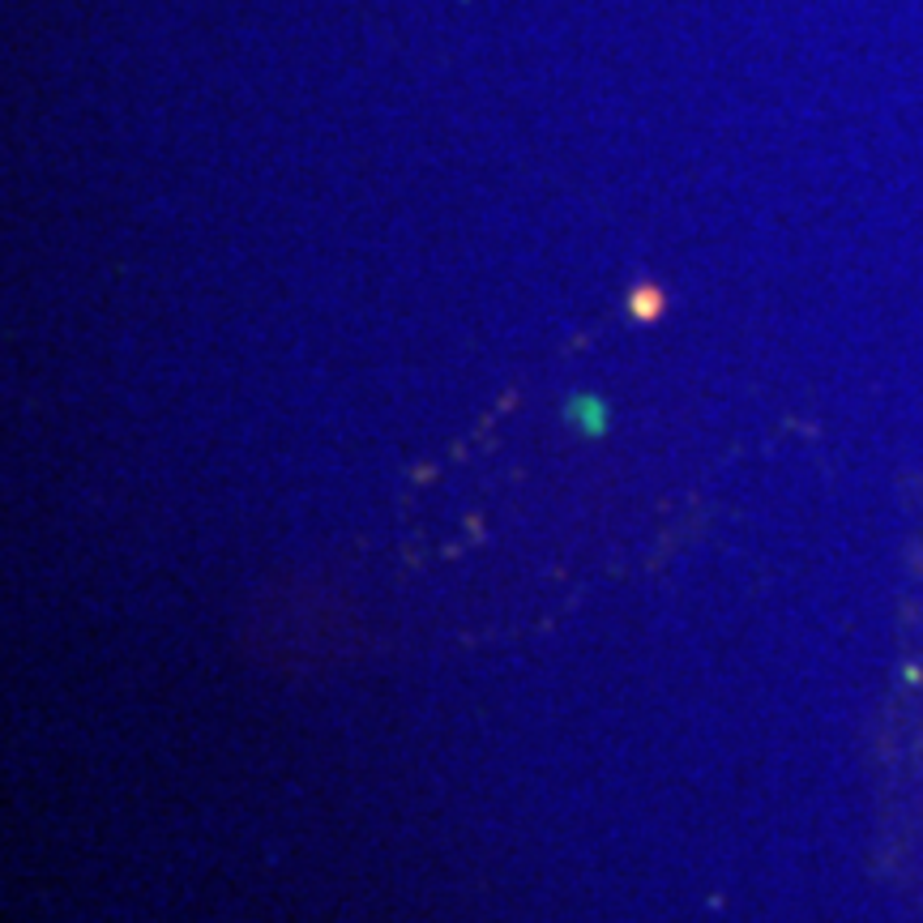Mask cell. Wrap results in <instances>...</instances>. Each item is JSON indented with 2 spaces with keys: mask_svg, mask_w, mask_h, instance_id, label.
<instances>
[{
  "mask_svg": "<svg viewBox=\"0 0 923 923\" xmlns=\"http://www.w3.org/2000/svg\"><path fill=\"white\" fill-rule=\"evenodd\" d=\"M629 308H633V317L650 321V317H659V308H663V291H659V286H638V291L629 295Z\"/></svg>",
  "mask_w": 923,
  "mask_h": 923,
  "instance_id": "7a4b0ae2",
  "label": "cell"
},
{
  "mask_svg": "<svg viewBox=\"0 0 923 923\" xmlns=\"http://www.w3.org/2000/svg\"><path fill=\"white\" fill-rule=\"evenodd\" d=\"M569 419L586 436H599L603 433V402L590 394H577V398H569Z\"/></svg>",
  "mask_w": 923,
  "mask_h": 923,
  "instance_id": "6da1fadb",
  "label": "cell"
}]
</instances>
